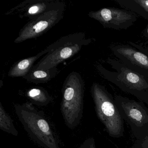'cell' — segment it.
I'll use <instances>...</instances> for the list:
<instances>
[{
  "mask_svg": "<svg viewBox=\"0 0 148 148\" xmlns=\"http://www.w3.org/2000/svg\"><path fill=\"white\" fill-rule=\"evenodd\" d=\"M91 42L86 38L84 33L66 35L50 45L51 51L46 54L32 69L47 70L62 63L77 53L84 46Z\"/></svg>",
  "mask_w": 148,
  "mask_h": 148,
  "instance_id": "cell-1",
  "label": "cell"
},
{
  "mask_svg": "<svg viewBox=\"0 0 148 148\" xmlns=\"http://www.w3.org/2000/svg\"><path fill=\"white\" fill-rule=\"evenodd\" d=\"M92 91L99 116L108 132L112 136L120 135L122 120L116 107L100 86L93 84Z\"/></svg>",
  "mask_w": 148,
  "mask_h": 148,
  "instance_id": "cell-2",
  "label": "cell"
},
{
  "mask_svg": "<svg viewBox=\"0 0 148 148\" xmlns=\"http://www.w3.org/2000/svg\"><path fill=\"white\" fill-rule=\"evenodd\" d=\"M65 7L46 12L29 21L21 30L14 43H22L46 32L63 18Z\"/></svg>",
  "mask_w": 148,
  "mask_h": 148,
  "instance_id": "cell-3",
  "label": "cell"
},
{
  "mask_svg": "<svg viewBox=\"0 0 148 148\" xmlns=\"http://www.w3.org/2000/svg\"><path fill=\"white\" fill-rule=\"evenodd\" d=\"M88 15L97 21L104 27L115 30L127 29L137 20L134 13L115 8H106L90 12Z\"/></svg>",
  "mask_w": 148,
  "mask_h": 148,
  "instance_id": "cell-4",
  "label": "cell"
},
{
  "mask_svg": "<svg viewBox=\"0 0 148 148\" xmlns=\"http://www.w3.org/2000/svg\"><path fill=\"white\" fill-rule=\"evenodd\" d=\"M65 6L58 0H27L11 9L6 14L18 15L30 20L42 14Z\"/></svg>",
  "mask_w": 148,
  "mask_h": 148,
  "instance_id": "cell-5",
  "label": "cell"
},
{
  "mask_svg": "<svg viewBox=\"0 0 148 148\" xmlns=\"http://www.w3.org/2000/svg\"><path fill=\"white\" fill-rule=\"evenodd\" d=\"M116 57L132 71L146 77L148 79V57L141 51L125 45H118L112 48Z\"/></svg>",
  "mask_w": 148,
  "mask_h": 148,
  "instance_id": "cell-6",
  "label": "cell"
},
{
  "mask_svg": "<svg viewBox=\"0 0 148 148\" xmlns=\"http://www.w3.org/2000/svg\"><path fill=\"white\" fill-rule=\"evenodd\" d=\"M121 73L118 74L117 79L130 89L141 90L148 88V83L144 77L134 71L125 67L120 68Z\"/></svg>",
  "mask_w": 148,
  "mask_h": 148,
  "instance_id": "cell-7",
  "label": "cell"
},
{
  "mask_svg": "<svg viewBox=\"0 0 148 148\" xmlns=\"http://www.w3.org/2000/svg\"><path fill=\"white\" fill-rule=\"evenodd\" d=\"M51 50L47 47L46 49L39 53L35 56L24 59L16 63L9 71L8 76L12 77H24L29 73L31 69L33 67L34 64L36 60L44 54L48 53Z\"/></svg>",
  "mask_w": 148,
  "mask_h": 148,
  "instance_id": "cell-8",
  "label": "cell"
},
{
  "mask_svg": "<svg viewBox=\"0 0 148 148\" xmlns=\"http://www.w3.org/2000/svg\"><path fill=\"white\" fill-rule=\"evenodd\" d=\"M122 108L127 116L136 126H142L148 122V116L145 111L136 103H122Z\"/></svg>",
  "mask_w": 148,
  "mask_h": 148,
  "instance_id": "cell-9",
  "label": "cell"
},
{
  "mask_svg": "<svg viewBox=\"0 0 148 148\" xmlns=\"http://www.w3.org/2000/svg\"><path fill=\"white\" fill-rule=\"evenodd\" d=\"M59 72L57 66L47 70L31 69L29 73L23 78L34 84H44L55 77Z\"/></svg>",
  "mask_w": 148,
  "mask_h": 148,
  "instance_id": "cell-10",
  "label": "cell"
},
{
  "mask_svg": "<svg viewBox=\"0 0 148 148\" xmlns=\"http://www.w3.org/2000/svg\"><path fill=\"white\" fill-rule=\"evenodd\" d=\"M125 9L136 13L148 21V0L117 1Z\"/></svg>",
  "mask_w": 148,
  "mask_h": 148,
  "instance_id": "cell-11",
  "label": "cell"
},
{
  "mask_svg": "<svg viewBox=\"0 0 148 148\" xmlns=\"http://www.w3.org/2000/svg\"><path fill=\"white\" fill-rule=\"evenodd\" d=\"M28 96L33 99H38L40 98H45V94L43 91L38 88H33L28 92Z\"/></svg>",
  "mask_w": 148,
  "mask_h": 148,
  "instance_id": "cell-12",
  "label": "cell"
},
{
  "mask_svg": "<svg viewBox=\"0 0 148 148\" xmlns=\"http://www.w3.org/2000/svg\"><path fill=\"white\" fill-rule=\"evenodd\" d=\"M38 125L40 129L44 132H48L49 131V126L48 123L43 119H40L38 122Z\"/></svg>",
  "mask_w": 148,
  "mask_h": 148,
  "instance_id": "cell-13",
  "label": "cell"
},
{
  "mask_svg": "<svg viewBox=\"0 0 148 148\" xmlns=\"http://www.w3.org/2000/svg\"><path fill=\"white\" fill-rule=\"evenodd\" d=\"M143 35L144 36L145 38L148 39V24L146 28L143 32Z\"/></svg>",
  "mask_w": 148,
  "mask_h": 148,
  "instance_id": "cell-14",
  "label": "cell"
},
{
  "mask_svg": "<svg viewBox=\"0 0 148 148\" xmlns=\"http://www.w3.org/2000/svg\"></svg>",
  "mask_w": 148,
  "mask_h": 148,
  "instance_id": "cell-15",
  "label": "cell"
}]
</instances>
